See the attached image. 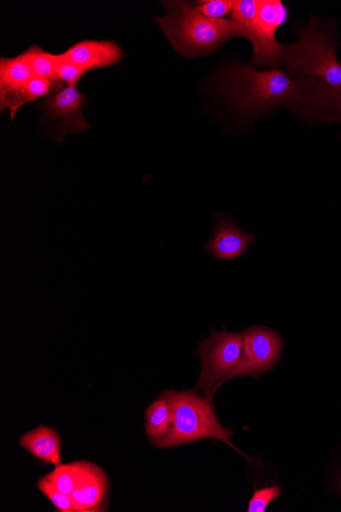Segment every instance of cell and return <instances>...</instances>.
I'll list each match as a JSON object with an SVG mask.
<instances>
[{"mask_svg":"<svg viewBox=\"0 0 341 512\" xmlns=\"http://www.w3.org/2000/svg\"><path fill=\"white\" fill-rule=\"evenodd\" d=\"M227 101L245 118L286 107L303 112L310 97V80H295L280 69L259 70L231 64L220 74Z\"/></svg>","mask_w":341,"mask_h":512,"instance_id":"1","label":"cell"},{"mask_svg":"<svg viewBox=\"0 0 341 512\" xmlns=\"http://www.w3.org/2000/svg\"><path fill=\"white\" fill-rule=\"evenodd\" d=\"M163 6L166 14L156 22L181 56L206 57L231 39H247L245 31L231 19L207 18L189 2H163Z\"/></svg>","mask_w":341,"mask_h":512,"instance_id":"2","label":"cell"},{"mask_svg":"<svg viewBox=\"0 0 341 512\" xmlns=\"http://www.w3.org/2000/svg\"><path fill=\"white\" fill-rule=\"evenodd\" d=\"M298 31V40L284 46L282 63L287 75L295 80H318L341 92V63L336 57L339 42L332 31L313 17Z\"/></svg>","mask_w":341,"mask_h":512,"instance_id":"3","label":"cell"},{"mask_svg":"<svg viewBox=\"0 0 341 512\" xmlns=\"http://www.w3.org/2000/svg\"><path fill=\"white\" fill-rule=\"evenodd\" d=\"M289 18L280 0H236L231 20L239 25L253 44L252 66L279 69L284 46L276 39L277 30Z\"/></svg>","mask_w":341,"mask_h":512,"instance_id":"4","label":"cell"},{"mask_svg":"<svg viewBox=\"0 0 341 512\" xmlns=\"http://www.w3.org/2000/svg\"><path fill=\"white\" fill-rule=\"evenodd\" d=\"M163 395L173 409V427L165 438L152 441L154 446L167 449L200 440L215 439L243 455L230 442L234 433L221 425L211 400L196 392L167 391Z\"/></svg>","mask_w":341,"mask_h":512,"instance_id":"5","label":"cell"},{"mask_svg":"<svg viewBox=\"0 0 341 512\" xmlns=\"http://www.w3.org/2000/svg\"><path fill=\"white\" fill-rule=\"evenodd\" d=\"M242 334L212 331L210 338L198 342L196 355L202 361L199 381L194 387L212 401L215 392L239 365L242 357Z\"/></svg>","mask_w":341,"mask_h":512,"instance_id":"6","label":"cell"},{"mask_svg":"<svg viewBox=\"0 0 341 512\" xmlns=\"http://www.w3.org/2000/svg\"><path fill=\"white\" fill-rule=\"evenodd\" d=\"M243 350L239 365L225 383L242 377L259 379L271 371L282 355L283 340L265 327H253L242 333Z\"/></svg>","mask_w":341,"mask_h":512,"instance_id":"7","label":"cell"},{"mask_svg":"<svg viewBox=\"0 0 341 512\" xmlns=\"http://www.w3.org/2000/svg\"><path fill=\"white\" fill-rule=\"evenodd\" d=\"M25 53L16 58L0 60V109L9 110L12 120L26 105L24 91L33 78Z\"/></svg>","mask_w":341,"mask_h":512,"instance_id":"8","label":"cell"},{"mask_svg":"<svg viewBox=\"0 0 341 512\" xmlns=\"http://www.w3.org/2000/svg\"><path fill=\"white\" fill-rule=\"evenodd\" d=\"M84 102L77 85L66 86L44 101L45 112L60 123V142L67 133L77 135L90 127L83 116Z\"/></svg>","mask_w":341,"mask_h":512,"instance_id":"9","label":"cell"},{"mask_svg":"<svg viewBox=\"0 0 341 512\" xmlns=\"http://www.w3.org/2000/svg\"><path fill=\"white\" fill-rule=\"evenodd\" d=\"M255 241V235L241 230L234 219L220 214L215 218L213 237L205 249L214 259L229 261L245 255Z\"/></svg>","mask_w":341,"mask_h":512,"instance_id":"10","label":"cell"},{"mask_svg":"<svg viewBox=\"0 0 341 512\" xmlns=\"http://www.w3.org/2000/svg\"><path fill=\"white\" fill-rule=\"evenodd\" d=\"M108 488L106 472L99 465L82 461L75 488L70 495L74 512L103 511Z\"/></svg>","mask_w":341,"mask_h":512,"instance_id":"11","label":"cell"},{"mask_svg":"<svg viewBox=\"0 0 341 512\" xmlns=\"http://www.w3.org/2000/svg\"><path fill=\"white\" fill-rule=\"evenodd\" d=\"M63 56L88 73L92 70L109 68L118 64L125 57V53L113 41L83 40L72 45Z\"/></svg>","mask_w":341,"mask_h":512,"instance_id":"12","label":"cell"},{"mask_svg":"<svg viewBox=\"0 0 341 512\" xmlns=\"http://www.w3.org/2000/svg\"><path fill=\"white\" fill-rule=\"evenodd\" d=\"M20 445L36 459L59 467L62 464V439L56 430L39 426L21 436Z\"/></svg>","mask_w":341,"mask_h":512,"instance_id":"13","label":"cell"},{"mask_svg":"<svg viewBox=\"0 0 341 512\" xmlns=\"http://www.w3.org/2000/svg\"><path fill=\"white\" fill-rule=\"evenodd\" d=\"M304 114L321 121L341 122V92L311 80L310 100Z\"/></svg>","mask_w":341,"mask_h":512,"instance_id":"14","label":"cell"},{"mask_svg":"<svg viewBox=\"0 0 341 512\" xmlns=\"http://www.w3.org/2000/svg\"><path fill=\"white\" fill-rule=\"evenodd\" d=\"M174 414L169 400L164 396L145 411V432L151 441L165 438L172 430Z\"/></svg>","mask_w":341,"mask_h":512,"instance_id":"15","label":"cell"},{"mask_svg":"<svg viewBox=\"0 0 341 512\" xmlns=\"http://www.w3.org/2000/svg\"><path fill=\"white\" fill-rule=\"evenodd\" d=\"M24 53L32 70L33 76L57 80V72L61 62V55L45 52L35 44L30 46V48Z\"/></svg>","mask_w":341,"mask_h":512,"instance_id":"16","label":"cell"},{"mask_svg":"<svg viewBox=\"0 0 341 512\" xmlns=\"http://www.w3.org/2000/svg\"><path fill=\"white\" fill-rule=\"evenodd\" d=\"M82 461L61 464L59 467L45 476L59 491L66 495H71L80 472Z\"/></svg>","mask_w":341,"mask_h":512,"instance_id":"17","label":"cell"},{"mask_svg":"<svg viewBox=\"0 0 341 512\" xmlns=\"http://www.w3.org/2000/svg\"><path fill=\"white\" fill-rule=\"evenodd\" d=\"M63 88V84L57 80L44 79L34 76L25 87V103L27 104L36 102L38 99L46 98L47 96L52 95V93H57Z\"/></svg>","mask_w":341,"mask_h":512,"instance_id":"18","label":"cell"},{"mask_svg":"<svg viewBox=\"0 0 341 512\" xmlns=\"http://www.w3.org/2000/svg\"><path fill=\"white\" fill-rule=\"evenodd\" d=\"M193 5L205 17L214 20L225 19L232 14L234 9L232 0H201Z\"/></svg>","mask_w":341,"mask_h":512,"instance_id":"19","label":"cell"},{"mask_svg":"<svg viewBox=\"0 0 341 512\" xmlns=\"http://www.w3.org/2000/svg\"><path fill=\"white\" fill-rule=\"evenodd\" d=\"M38 490L61 512H74L71 497L59 491L45 477L37 483Z\"/></svg>","mask_w":341,"mask_h":512,"instance_id":"20","label":"cell"},{"mask_svg":"<svg viewBox=\"0 0 341 512\" xmlns=\"http://www.w3.org/2000/svg\"><path fill=\"white\" fill-rule=\"evenodd\" d=\"M282 490L279 486L273 485L255 490L249 503V512H265L269 504L281 496Z\"/></svg>","mask_w":341,"mask_h":512,"instance_id":"21","label":"cell"},{"mask_svg":"<svg viewBox=\"0 0 341 512\" xmlns=\"http://www.w3.org/2000/svg\"><path fill=\"white\" fill-rule=\"evenodd\" d=\"M85 74V71L66 60L63 54H61V62L57 72V80L59 82L67 86L77 85Z\"/></svg>","mask_w":341,"mask_h":512,"instance_id":"22","label":"cell"},{"mask_svg":"<svg viewBox=\"0 0 341 512\" xmlns=\"http://www.w3.org/2000/svg\"><path fill=\"white\" fill-rule=\"evenodd\" d=\"M335 489L337 490V492L339 493V495L341 497V470L336 478Z\"/></svg>","mask_w":341,"mask_h":512,"instance_id":"23","label":"cell"}]
</instances>
